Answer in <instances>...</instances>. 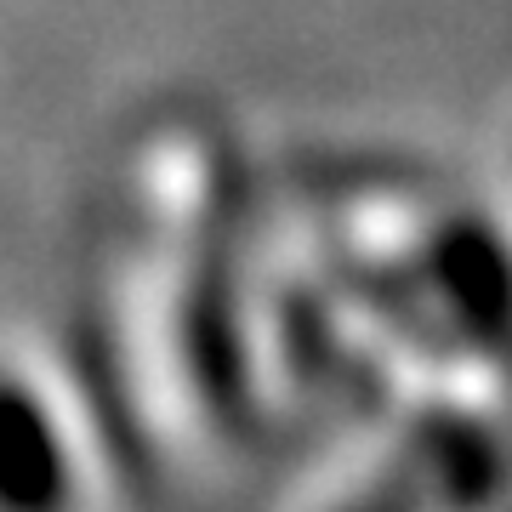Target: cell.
I'll return each instance as SVG.
<instances>
[{"instance_id": "obj_1", "label": "cell", "mask_w": 512, "mask_h": 512, "mask_svg": "<svg viewBox=\"0 0 512 512\" xmlns=\"http://www.w3.org/2000/svg\"><path fill=\"white\" fill-rule=\"evenodd\" d=\"M63 501V461L46 416L29 393L0 382V507L6 512H52Z\"/></svg>"}]
</instances>
